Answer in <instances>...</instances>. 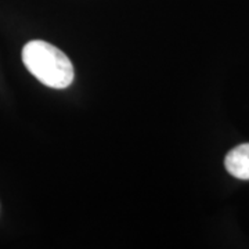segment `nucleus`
I'll return each mask as SVG.
<instances>
[{
  "label": "nucleus",
  "mask_w": 249,
  "mask_h": 249,
  "mask_svg": "<svg viewBox=\"0 0 249 249\" xmlns=\"http://www.w3.org/2000/svg\"><path fill=\"white\" fill-rule=\"evenodd\" d=\"M22 61L36 79L52 89L68 88L75 76L68 55L43 40L28 42L22 49Z\"/></svg>",
  "instance_id": "nucleus-1"
},
{
  "label": "nucleus",
  "mask_w": 249,
  "mask_h": 249,
  "mask_svg": "<svg viewBox=\"0 0 249 249\" xmlns=\"http://www.w3.org/2000/svg\"><path fill=\"white\" fill-rule=\"evenodd\" d=\"M224 166L232 178L249 180V142H244L232 148L226 155Z\"/></svg>",
  "instance_id": "nucleus-2"
}]
</instances>
